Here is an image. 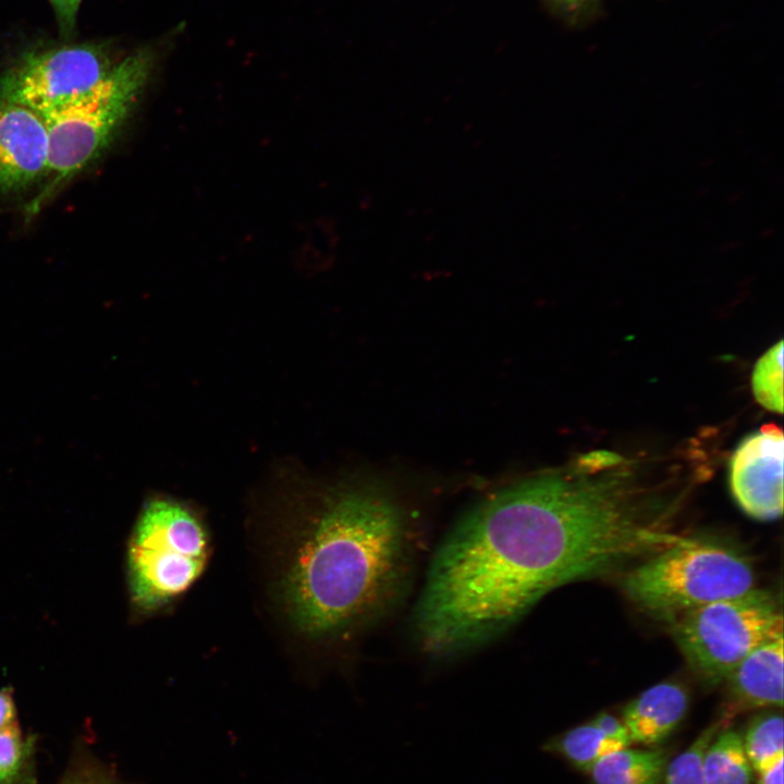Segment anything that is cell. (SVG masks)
Segmentation results:
<instances>
[{"label":"cell","mask_w":784,"mask_h":784,"mask_svg":"<svg viewBox=\"0 0 784 784\" xmlns=\"http://www.w3.org/2000/svg\"><path fill=\"white\" fill-rule=\"evenodd\" d=\"M637 463L584 453L471 505L429 564L413 613L419 648L441 659L475 649L553 589L679 543Z\"/></svg>","instance_id":"obj_1"},{"label":"cell","mask_w":784,"mask_h":784,"mask_svg":"<svg viewBox=\"0 0 784 784\" xmlns=\"http://www.w3.org/2000/svg\"><path fill=\"white\" fill-rule=\"evenodd\" d=\"M293 538L280 595L291 623L311 639L351 635L400 600L413 572L409 511L373 479L315 493Z\"/></svg>","instance_id":"obj_2"},{"label":"cell","mask_w":784,"mask_h":784,"mask_svg":"<svg viewBox=\"0 0 784 784\" xmlns=\"http://www.w3.org/2000/svg\"><path fill=\"white\" fill-rule=\"evenodd\" d=\"M209 553L207 528L189 506L170 497L150 498L126 549L133 610L149 614L186 592L203 574Z\"/></svg>","instance_id":"obj_3"},{"label":"cell","mask_w":784,"mask_h":784,"mask_svg":"<svg viewBox=\"0 0 784 784\" xmlns=\"http://www.w3.org/2000/svg\"><path fill=\"white\" fill-rule=\"evenodd\" d=\"M156 61V48L142 47L118 60L89 91L42 117L49 138L50 191L109 146L145 90Z\"/></svg>","instance_id":"obj_4"},{"label":"cell","mask_w":784,"mask_h":784,"mask_svg":"<svg viewBox=\"0 0 784 784\" xmlns=\"http://www.w3.org/2000/svg\"><path fill=\"white\" fill-rule=\"evenodd\" d=\"M623 588L642 610L673 620L754 589L755 575L749 562L734 550L687 538L633 568Z\"/></svg>","instance_id":"obj_5"},{"label":"cell","mask_w":784,"mask_h":784,"mask_svg":"<svg viewBox=\"0 0 784 784\" xmlns=\"http://www.w3.org/2000/svg\"><path fill=\"white\" fill-rule=\"evenodd\" d=\"M672 621L679 649L709 685L725 682L754 649L783 635L777 601L756 588L689 610Z\"/></svg>","instance_id":"obj_6"},{"label":"cell","mask_w":784,"mask_h":784,"mask_svg":"<svg viewBox=\"0 0 784 784\" xmlns=\"http://www.w3.org/2000/svg\"><path fill=\"white\" fill-rule=\"evenodd\" d=\"M117 62L103 44L32 49L0 75V99L45 117L98 85Z\"/></svg>","instance_id":"obj_7"},{"label":"cell","mask_w":784,"mask_h":784,"mask_svg":"<svg viewBox=\"0 0 784 784\" xmlns=\"http://www.w3.org/2000/svg\"><path fill=\"white\" fill-rule=\"evenodd\" d=\"M783 431L774 424L745 437L730 462L732 494L748 515L771 520L783 513Z\"/></svg>","instance_id":"obj_8"},{"label":"cell","mask_w":784,"mask_h":784,"mask_svg":"<svg viewBox=\"0 0 784 784\" xmlns=\"http://www.w3.org/2000/svg\"><path fill=\"white\" fill-rule=\"evenodd\" d=\"M49 138L37 112L0 99V195L26 189L48 175Z\"/></svg>","instance_id":"obj_9"},{"label":"cell","mask_w":784,"mask_h":784,"mask_svg":"<svg viewBox=\"0 0 784 784\" xmlns=\"http://www.w3.org/2000/svg\"><path fill=\"white\" fill-rule=\"evenodd\" d=\"M727 698L721 722L744 711L783 706V635L747 654L725 679Z\"/></svg>","instance_id":"obj_10"},{"label":"cell","mask_w":784,"mask_h":784,"mask_svg":"<svg viewBox=\"0 0 784 784\" xmlns=\"http://www.w3.org/2000/svg\"><path fill=\"white\" fill-rule=\"evenodd\" d=\"M689 706L687 690L677 683L654 685L633 699L622 721L633 742L651 746L664 740L683 721Z\"/></svg>","instance_id":"obj_11"},{"label":"cell","mask_w":784,"mask_h":784,"mask_svg":"<svg viewBox=\"0 0 784 784\" xmlns=\"http://www.w3.org/2000/svg\"><path fill=\"white\" fill-rule=\"evenodd\" d=\"M666 765L664 750L623 747L600 758L589 773L593 784H662Z\"/></svg>","instance_id":"obj_12"},{"label":"cell","mask_w":784,"mask_h":784,"mask_svg":"<svg viewBox=\"0 0 784 784\" xmlns=\"http://www.w3.org/2000/svg\"><path fill=\"white\" fill-rule=\"evenodd\" d=\"M708 745L702 760L707 784H751L752 768L742 735L722 727Z\"/></svg>","instance_id":"obj_13"},{"label":"cell","mask_w":784,"mask_h":784,"mask_svg":"<svg viewBox=\"0 0 784 784\" xmlns=\"http://www.w3.org/2000/svg\"><path fill=\"white\" fill-rule=\"evenodd\" d=\"M623 747L628 746L607 736L589 722L550 738L542 745V750L589 772L600 758Z\"/></svg>","instance_id":"obj_14"},{"label":"cell","mask_w":784,"mask_h":784,"mask_svg":"<svg viewBox=\"0 0 784 784\" xmlns=\"http://www.w3.org/2000/svg\"><path fill=\"white\" fill-rule=\"evenodd\" d=\"M743 746L754 771L761 774L783 760V718L767 712L755 716L748 724Z\"/></svg>","instance_id":"obj_15"},{"label":"cell","mask_w":784,"mask_h":784,"mask_svg":"<svg viewBox=\"0 0 784 784\" xmlns=\"http://www.w3.org/2000/svg\"><path fill=\"white\" fill-rule=\"evenodd\" d=\"M751 389L757 402L764 408L779 414L783 412V341L757 360Z\"/></svg>","instance_id":"obj_16"},{"label":"cell","mask_w":784,"mask_h":784,"mask_svg":"<svg viewBox=\"0 0 784 784\" xmlns=\"http://www.w3.org/2000/svg\"><path fill=\"white\" fill-rule=\"evenodd\" d=\"M724 726L719 720L702 731L686 750L666 765L662 784H707L702 768L703 755L710 742Z\"/></svg>","instance_id":"obj_17"},{"label":"cell","mask_w":784,"mask_h":784,"mask_svg":"<svg viewBox=\"0 0 784 784\" xmlns=\"http://www.w3.org/2000/svg\"><path fill=\"white\" fill-rule=\"evenodd\" d=\"M28 751L17 722L0 730V783H11L26 774Z\"/></svg>","instance_id":"obj_18"},{"label":"cell","mask_w":784,"mask_h":784,"mask_svg":"<svg viewBox=\"0 0 784 784\" xmlns=\"http://www.w3.org/2000/svg\"><path fill=\"white\" fill-rule=\"evenodd\" d=\"M60 33L64 39H71L77 23L78 11L82 0H48Z\"/></svg>","instance_id":"obj_19"},{"label":"cell","mask_w":784,"mask_h":784,"mask_svg":"<svg viewBox=\"0 0 784 784\" xmlns=\"http://www.w3.org/2000/svg\"><path fill=\"white\" fill-rule=\"evenodd\" d=\"M593 726L599 728L607 736L623 743L626 746L632 744L626 726L622 719L614 716L611 713H599L590 722Z\"/></svg>","instance_id":"obj_20"},{"label":"cell","mask_w":784,"mask_h":784,"mask_svg":"<svg viewBox=\"0 0 784 784\" xmlns=\"http://www.w3.org/2000/svg\"><path fill=\"white\" fill-rule=\"evenodd\" d=\"M16 723V707L9 687L0 688V730Z\"/></svg>","instance_id":"obj_21"},{"label":"cell","mask_w":784,"mask_h":784,"mask_svg":"<svg viewBox=\"0 0 784 784\" xmlns=\"http://www.w3.org/2000/svg\"><path fill=\"white\" fill-rule=\"evenodd\" d=\"M759 775L756 784H783V760Z\"/></svg>","instance_id":"obj_22"},{"label":"cell","mask_w":784,"mask_h":784,"mask_svg":"<svg viewBox=\"0 0 784 784\" xmlns=\"http://www.w3.org/2000/svg\"><path fill=\"white\" fill-rule=\"evenodd\" d=\"M70 784H113V783L107 782L105 780H99V779H83V780H77L75 782H72Z\"/></svg>","instance_id":"obj_23"},{"label":"cell","mask_w":784,"mask_h":784,"mask_svg":"<svg viewBox=\"0 0 784 784\" xmlns=\"http://www.w3.org/2000/svg\"><path fill=\"white\" fill-rule=\"evenodd\" d=\"M558 1H560L564 4H567V5L577 7V5L585 3L588 0H558Z\"/></svg>","instance_id":"obj_24"},{"label":"cell","mask_w":784,"mask_h":784,"mask_svg":"<svg viewBox=\"0 0 784 784\" xmlns=\"http://www.w3.org/2000/svg\"><path fill=\"white\" fill-rule=\"evenodd\" d=\"M26 775H27V774H25V775L22 776L21 779L16 780V781H14V782H11V783H0V784H32V783L28 781V779H27Z\"/></svg>","instance_id":"obj_25"}]
</instances>
